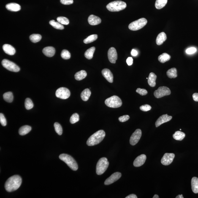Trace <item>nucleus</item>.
<instances>
[{
    "label": "nucleus",
    "instance_id": "28",
    "mask_svg": "<svg viewBox=\"0 0 198 198\" xmlns=\"http://www.w3.org/2000/svg\"><path fill=\"white\" fill-rule=\"evenodd\" d=\"M95 50L96 48L94 47H91L88 49L85 53V57L88 60L91 59L93 57Z\"/></svg>",
    "mask_w": 198,
    "mask_h": 198
},
{
    "label": "nucleus",
    "instance_id": "24",
    "mask_svg": "<svg viewBox=\"0 0 198 198\" xmlns=\"http://www.w3.org/2000/svg\"><path fill=\"white\" fill-rule=\"evenodd\" d=\"M191 188L194 193H198V178L194 177L191 180Z\"/></svg>",
    "mask_w": 198,
    "mask_h": 198
},
{
    "label": "nucleus",
    "instance_id": "42",
    "mask_svg": "<svg viewBox=\"0 0 198 198\" xmlns=\"http://www.w3.org/2000/svg\"><path fill=\"white\" fill-rule=\"evenodd\" d=\"M0 122L3 126H5L7 124V121L4 116L2 113L0 114Z\"/></svg>",
    "mask_w": 198,
    "mask_h": 198
},
{
    "label": "nucleus",
    "instance_id": "40",
    "mask_svg": "<svg viewBox=\"0 0 198 198\" xmlns=\"http://www.w3.org/2000/svg\"><path fill=\"white\" fill-rule=\"evenodd\" d=\"M61 57L64 60L69 59L71 58V54L69 53L68 51L66 50H64L62 51Z\"/></svg>",
    "mask_w": 198,
    "mask_h": 198
},
{
    "label": "nucleus",
    "instance_id": "46",
    "mask_svg": "<svg viewBox=\"0 0 198 198\" xmlns=\"http://www.w3.org/2000/svg\"><path fill=\"white\" fill-rule=\"evenodd\" d=\"M130 119V116L129 115H126L123 116L119 117V120L121 122H124L127 121Z\"/></svg>",
    "mask_w": 198,
    "mask_h": 198
},
{
    "label": "nucleus",
    "instance_id": "52",
    "mask_svg": "<svg viewBox=\"0 0 198 198\" xmlns=\"http://www.w3.org/2000/svg\"><path fill=\"white\" fill-rule=\"evenodd\" d=\"M176 198H183V194L179 195L177 196L176 197Z\"/></svg>",
    "mask_w": 198,
    "mask_h": 198
},
{
    "label": "nucleus",
    "instance_id": "47",
    "mask_svg": "<svg viewBox=\"0 0 198 198\" xmlns=\"http://www.w3.org/2000/svg\"><path fill=\"white\" fill-rule=\"evenodd\" d=\"M60 2L64 5H69L73 4V0H60Z\"/></svg>",
    "mask_w": 198,
    "mask_h": 198
},
{
    "label": "nucleus",
    "instance_id": "48",
    "mask_svg": "<svg viewBox=\"0 0 198 198\" xmlns=\"http://www.w3.org/2000/svg\"><path fill=\"white\" fill-rule=\"evenodd\" d=\"M126 62L127 63L128 66H130L133 63V59L131 57H129L127 59Z\"/></svg>",
    "mask_w": 198,
    "mask_h": 198
},
{
    "label": "nucleus",
    "instance_id": "34",
    "mask_svg": "<svg viewBox=\"0 0 198 198\" xmlns=\"http://www.w3.org/2000/svg\"><path fill=\"white\" fill-rule=\"evenodd\" d=\"M49 24L55 29L60 30L64 29V26L62 24L59 23V22L55 21L54 20L50 21Z\"/></svg>",
    "mask_w": 198,
    "mask_h": 198
},
{
    "label": "nucleus",
    "instance_id": "51",
    "mask_svg": "<svg viewBox=\"0 0 198 198\" xmlns=\"http://www.w3.org/2000/svg\"><path fill=\"white\" fill-rule=\"evenodd\" d=\"M126 198H137V196L134 194H131L126 197Z\"/></svg>",
    "mask_w": 198,
    "mask_h": 198
},
{
    "label": "nucleus",
    "instance_id": "38",
    "mask_svg": "<svg viewBox=\"0 0 198 198\" xmlns=\"http://www.w3.org/2000/svg\"><path fill=\"white\" fill-rule=\"evenodd\" d=\"M57 21L62 25H68L69 23V20L66 17H58L57 18Z\"/></svg>",
    "mask_w": 198,
    "mask_h": 198
},
{
    "label": "nucleus",
    "instance_id": "43",
    "mask_svg": "<svg viewBox=\"0 0 198 198\" xmlns=\"http://www.w3.org/2000/svg\"><path fill=\"white\" fill-rule=\"evenodd\" d=\"M152 107L151 106L148 104L144 105L141 106L140 109L141 110L144 112H147L151 110Z\"/></svg>",
    "mask_w": 198,
    "mask_h": 198
},
{
    "label": "nucleus",
    "instance_id": "35",
    "mask_svg": "<svg viewBox=\"0 0 198 198\" xmlns=\"http://www.w3.org/2000/svg\"><path fill=\"white\" fill-rule=\"evenodd\" d=\"M29 39L32 42L36 43L41 40L42 39V36L40 34H33L30 35Z\"/></svg>",
    "mask_w": 198,
    "mask_h": 198
},
{
    "label": "nucleus",
    "instance_id": "33",
    "mask_svg": "<svg viewBox=\"0 0 198 198\" xmlns=\"http://www.w3.org/2000/svg\"><path fill=\"white\" fill-rule=\"evenodd\" d=\"M3 97L4 100L7 102H12L13 101V96L11 92H8L4 93L3 95Z\"/></svg>",
    "mask_w": 198,
    "mask_h": 198
},
{
    "label": "nucleus",
    "instance_id": "11",
    "mask_svg": "<svg viewBox=\"0 0 198 198\" xmlns=\"http://www.w3.org/2000/svg\"><path fill=\"white\" fill-rule=\"evenodd\" d=\"M142 136V131L140 129L136 130L132 134L130 138V144L131 145L134 146L138 143Z\"/></svg>",
    "mask_w": 198,
    "mask_h": 198
},
{
    "label": "nucleus",
    "instance_id": "32",
    "mask_svg": "<svg viewBox=\"0 0 198 198\" xmlns=\"http://www.w3.org/2000/svg\"><path fill=\"white\" fill-rule=\"evenodd\" d=\"M168 0H156L155 6L158 9H160L164 7L167 4Z\"/></svg>",
    "mask_w": 198,
    "mask_h": 198
},
{
    "label": "nucleus",
    "instance_id": "49",
    "mask_svg": "<svg viewBox=\"0 0 198 198\" xmlns=\"http://www.w3.org/2000/svg\"><path fill=\"white\" fill-rule=\"evenodd\" d=\"M193 100L196 102H198V93H195L193 95Z\"/></svg>",
    "mask_w": 198,
    "mask_h": 198
},
{
    "label": "nucleus",
    "instance_id": "29",
    "mask_svg": "<svg viewBox=\"0 0 198 198\" xmlns=\"http://www.w3.org/2000/svg\"><path fill=\"white\" fill-rule=\"evenodd\" d=\"M170 58V55L166 53H163L158 57V61L162 63H164L169 61Z\"/></svg>",
    "mask_w": 198,
    "mask_h": 198
},
{
    "label": "nucleus",
    "instance_id": "23",
    "mask_svg": "<svg viewBox=\"0 0 198 198\" xmlns=\"http://www.w3.org/2000/svg\"><path fill=\"white\" fill-rule=\"evenodd\" d=\"M157 76L153 72H151L149 75L148 79L149 85L151 87H154L156 85V80Z\"/></svg>",
    "mask_w": 198,
    "mask_h": 198
},
{
    "label": "nucleus",
    "instance_id": "26",
    "mask_svg": "<svg viewBox=\"0 0 198 198\" xmlns=\"http://www.w3.org/2000/svg\"><path fill=\"white\" fill-rule=\"evenodd\" d=\"M31 130V127L25 125L20 127L19 130V134L21 135H24L29 133Z\"/></svg>",
    "mask_w": 198,
    "mask_h": 198
},
{
    "label": "nucleus",
    "instance_id": "27",
    "mask_svg": "<svg viewBox=\"0 0 198 198\" xmlns=\"http://www.w3.org/2000/svg\"><path fill=\"white\" fill-rule=\"evenodd\" d=\"M87 75L86 71L84 70H82L76 73L74 75V77L76 80H83L86 77Z\"/></svg>",
    "mask_w": 198,
    "mask_h": 198
},
{
    "label": "nucleus",
    "instance_id": "8",
    "mask_svg": "<svg viewBox=\"0 0 198 198\" xmlns=\"http://www.w3.org/2000/svg\"><path fill=\"white\" fill-rule=\"evenodd\" d=\"M1 64L6 69L13 72H18L20 71L19 67L15 63L9 60L4 59L1 62Z\"/></svg>",
    "mask_w": 198,
    "mask_h": 198
},
{
    "label": "nucleus",
    "instance_id": "44",
    "mask_svg": "<svg viewBox=\"0 0 198 198\" xmlns=\"http://www.w3.org/2000/svg\"><path fill=\"white\" fill-rule=\"evenodd\" d=\"M136 92L138 93L141 96H145L148 94V91L145 89H141V88H138L136 90Z\"/></svg>",
    "mask_w": 198,
    "mask_h": 198
},
{
    "label": "nucleus",
    "instance_id": "39",
    "mask_svg": "<svg viewBox=\"0 0 198 198\" xmlns=\"http://www.w3.org/2000/svg\"><path fill=\"white\" fill-rule=\"evenodd\" d=\"M54 127L57 133L60 135H61L63 134V129L61 125L59 123L56 122L54 124Z\"/></svg>",
    "mask_w": 198,
    "mask_h": 198
},
{
    "label": "nucleus",
    "instance_id": "16",
    "mask_svg": "<svg viewBox=\"0 0 198 198\" xmlns=\"http://www.w3.org/2000/svg\"><path fill=\"white\" fill-rule=\"evenodd\" d=\"M146 156L145 155H141L137 157L134 161L133 165L135 167H139L143 165L145 163Z\"/></svg>",
    "mask_w": 198,
    "mask_h": 198
},
{
    "label": "nucleus",
    "instance_id": "20",
    "mask_svg": "<svg viewBox=\"0 0 198 198\" xmlns=\"http://www.w3.org/2000/svg\"><path fill=\"white\" fill-rule=\"evenodd\" d=\"M3 49L4 52L9 55H12L15 54V50L12 46L9 44H5L3 46Z\"/></svg>",
    "mask_w": 198,
    "mask_h": 198
},
{
    "label": "nucleus",
    "instance_id": "17",
    "mask_svg": "<svg viewBox=\"0 0 198 198\" xmlns=\"http://www.w3.org/2000/svg\"><path fill=\"white\" fill-rule=\"evenodd\" d=\"M102 74L103 77L109 83H113V74L110 70L107 69H104L102 71Z\"/></svg>",
    "mask_w": 198,
    "mask_h": 198
},
{
    "label": "nucleus",
    "instance_id": "6",
    "mask_svg": "<svg viewBox=\"0 0 198 198\" xmlns=\"http://www.w3.org/2000/svg\"><path fill=\"white\" fill-rule=\"evenodd\" d=\"M105 103L107 107L112 108H118L122 105L121 99L116 96H112L106 99Z\"/></svg>",
    "mask_w": 198,
    "mask_h": 198
},
{
    "label": "nucleus",
    "instance_id": "45",
    "mask_svg": "<svg viewBox=\"0 0 198 198\" xmlns=\"http://www.w3.org/2000/svg\"><path fill=\"white\" fill-rule=\"evenodd\" d=\"M197 51V49L195 47H191L188 48L186 50V53L188 54H194Z\"/></svg>",
    "mask_w": 198,
    "mask_h": 198
},
{
    "label": "nucleus",
    "instance_id": "18",
    "mask_svg": "<svg viewBox=\"0 0 198 198\" xmlns=\"http://www.w3.org/2000/svg\"><path fill=\"white\" fill-rule=\"evenodd\" d=\"M88 22L90 25H96L101 23V20L99 17L94 15L89 16L88 18Z\"/></svg>",
    "mask_w": 198,
    "mask_h": 198
},
{
    "label": "nucleus",
    "instance_id": "30",
    "mask_svg": "<svg viewBox=\"0 0 198 198\" xmlns=\"http://www.w3.org/2000/svg\"><path fill=\"white\" fill-rule=\"evenodd\" d=\"M185 134L180 131H176L175 134L173 135V138L177 141H182L184 138Z\"/></svg>",
    "mask_w": 198,
    "mask_h": 198
},
{
    "label": "nucleus",
    "instance_id": "15",
    "mask_svg": "<svg viewBox=\"0 0 198 198\" xmlns=\"http://www.w3.org/2000/svg\"><path fill=\"white\" fill-rule=\"evenodd\" d=\"M172 119V116H169L167 114L163 115L160 117V118L157 120L155 123V126L156 127H158L163 123L170 121Z\"/></svg>",
    "mask_w": 198,
    "mask_h": 198
},
{
    "label": "nucleus",
    "instance_id": "5",
    "mask_svg": "<svg viewBox=\"0 0 198 198\" xmlns=\"http://www.w3.org/2000/svg\"><path fill=\"white\" fill-rule=\"evenodd\" d=\"M109 163L107 158H101L98 161L96 166V173L98 175L104 173L108 167Z\"/></svg>",
    "mask_w": 198,
    "mask_h": 198
},
{
    "label": "nucleus",
    "instance_id": "50",
    "mask_svg": "<svg viewBox=\"0 0 198 198\" xmlns=\"http://www.w3.org/2000/svg\"><path fill=\"white\" fill-rule=\"evenodd\" d=\"M138 52L137 50L135 49H132L131 51V54L133 56H136L138 55Z\"/></svg>",
    "mask_w": 198,
    "mask_h": 198
},
{
    "label": "nucleus",
    "instance_id": "19",
    "mask_svg": "<svg viewBox=\"0 0 198 198\" xmlns=\"http://www.w3.org/2000/svg\"><path fill=\"white\" fill-rule=\"evenodd\" d=\"M55 49L53 47L49 46L45 47L43 50V53L47 57H53L55 54Z\"/></svg>",
    "mask_w": 198,
    "mask_h": 198
},
{
    "label": "nucleus",
    "instance_id": "41",
    "mask_svg": "<svg viewBox=\"0 0 198 198\" xmlns=\"http://www.w3.org/2000/svg\"><path fill=\"white\" fill-rule=\"evenodd\" d=\"M79 120V116L78 114L77 113L73 114L71 116L70 122L71 124H74L78 122Z\"/></svg>",
    "mask_w": 198,
    "mask_h": 198
},
{
    "label": "nucleus",
    "instance_id": "36",
    "mask_svg": "<svg viewBox=\"0 0 198 198\" xmlns=\"http://www.w3.org/2000/svg\"><path fill=\"white\" fill-rule=\"evenodd\" d=\"M98 37L97 35H91L88 36L87 38L84 40L83 42L85 44L91 43L96 40L98 38Z\"/></svg>",
    "mask_w": 198,
    "mask_h": 198
},
{
    "label": "nucleus",
    "instance_id": "3",
    "mask_svg": "<svg viewBox=\"0 0 198 198\" xmlns=\"http://www.w3.org/2000/svg\"><path fill=\"white\" fill-rule=\"evenodd\" d=\"M60 159L66 163L70 168L74 171L78 169V165L76 161L70 155L62 154L59 156Z\"/></svg>",
    "mask_w": 198,
    "mask_h": 198
},
{
    "label": "nucleus",
    "instance_id": "12",
    "mask_svg": "<svg viewBox=\"0 0 198 198\" xmlns=\"http://www.w3.org/2000/svg\"><path fill=\"white\" fill-rule=\"evenodd\" d=\"M175 155L172 153H166L161 160V163L165 166H168L173 161Z\"/></svg>",
    "mask_w": 198,
    "mask_h": 198
},
{
    "label": "nucleus",
    "instance_id": "25",
    "mask_svg": "<svg viewBox=\"0 0 198 198\" xmlns=\"http://www.w3.org/2000/svg\"><path fill=\"white\" fill-rule=\"evenodd\" d=\"M91 95V92L89 89L86 88L84 90L81 94V97L83 101H86L89 99Z\"/></svg>",
    "mask_w": 198,
    "mask_h": 198
},
{
    "label": "nucleus",
    "instance_id": "13",
    "mask_svg": "<svg viewBox=\"0 0 198 198\" xmlns=\"http://www.w3.org/2000/svg\"><path fill=\"white\" fill-rule=\"evenodd\" d=\"M108 57L109 61L113 64H115L118 59V54L116 50L114 47H111L108 50Z\"/></svg>",
    "mask_w": 198,
    "mask_h": 198
},
{
    "label": "nucleus",
    "instance_id": "4",
    "mask_svg": "<svg viewBox=\"0 0 198 198\" xmlns=\"http://www.w3.org/2000/svg\"><path fill=\"white\" fill-rule=\"evenodd\" d=\"M126 7V4L124 1H117L109 3L107 6V8L110 12H116L124 10Z\"/></svg>",
    "mask_w": 198,
    "mask_h": 198
},
{
    "label": "nucleus",
    "instance_id": "10",
    "mask_svg": "<svg viewBox=\"0 0 198 198\" xmlns=\"http://www.w3.org/2000/svg\"><path fill=\"white\" fill-rule=\"evenodd\" d=\"M71 93L69 89L65 88H60L57 90L55 96L61 99H66L69 97Z\"/></svg>",
    "mask_w": 198,
    "mask_h": 198
},
{
    "label": "nucleus",
    "instance_id": "53",
    "mask_svg": "<svg viewBox=\"0 0 198 198\" xmlns=\"http://www.w3.org/2000/svg\"><path fill=\"white\" fill-rule=\"evenodd\" d=\"M153 198H159V196H158V195L155 194V195L154 196Z\"/></svg>",
    "mask_w": 198,
    "mask_h": 198
},
{
    "label": "nucleus",
    "instance_id": "22",
    "mask_svg": "<svg viewBox=\"0 0 198 198\" xmlns=\"http://www.w3.org/2000/svg\"><path fill=\"white\" fill-rule=\"evenodd\" d=\"M167 37L166 35L164 32H162L159 34L157 37L156 43L157 45H160L163 43L167 39Z\"/></svg>",
    "mask_w": 198,
    "mask_h": 198
},
{
    "label": "nucleus",
    "instance_id": "7",
    "mask_svg": "<svg viewBox=\"0 0 198 198\" xmlns=\"http://www.w3.org/2000/svg\"><path fill=\"white\" fill-rule=\"evenodd\" d=\"M147 21L146 19L145 18H141L135 21L132 22L130 24L129 26V28L130 30L132 31H137L142 29L147 24Z\"/></svg>",
    "mask_w": 198,
    "mask_h": 198
},
{
    "label": "nucleus",
    "instance_id": "1",
    "mask_svg": "<svg viewBox=\"0 0 198 198\" xmlns=\"http://www.w3.org/2000/svg\"><path fill=\"white\" fill-rule=\"evenodd\" d=\"M21 183L22 179L20 176H13L8 179L6 181L4 185V188L7 192H12L18 189Z\"/></svg>",
    "mask_w": 198,
    "mask_h": 198
},
{
    "label": "nucleus",
    "instance_id": "9",
    "mask_svg": "<svg viewBox=\"0 0 198 198\" xmlns=\"http://www.w3.org/2000/svg\"><path fill=\"white\" fill-rule=\"evenodd\" d=\"M171 92L168 88L166 86L160 87L157 90H155L154 95L155 97L159 99L165 96H169Z\"/></svg>",
    "mask_w": 198,
    "mask_h": 198
},
{
    "label": "nucleus",
    "instance_id": "31",
    "mask_svg": "<svg viewBox=\"0 0 198 198\" xmlns=\"http://www.w3.org/2000/svg\"><path fill=\"white\" fill-rule=\"evenodd\" d=\"M167 74L169 78H175L177 77V70L175 68H172L167 71Z\"/></svg>",
    "mask_w": 198,
    "mask_h": 198
},
{
    "label": "nucleus",
    "instance_id": "14",
    "mask_svg": "<svg viewBox=\"0 0 198 198\" xmlns=\"http://www.w3.org/2000/svg\"><path fill=\"white\" fill-rule=\"evenodd\" d=\"M121 176V174L119 172H115L112 174L111 175L105 182V185H109L113 183L117 180H118Z\"/></svg>",
    "mask_w": 198,
    "mask_h": 198
},
{
    "label": "nucleus",
    "instance_id": "37",
    "mask_svg": "<svg viewBox=\"0 0 198 198\" xmlns=\"http://www.w3.org/2000/svg\"><path fill=\"white\" fill-rule=\"evenodd\" d=\"M25 108L27 110H30L34 107V104L32 101L29 98H27L25 102Z\"/></svg>",
    "mask_w": 198,
    "mask_h": 198
},
{
    "label": "nucleus",
    "instance_id": "2",
    "mask_svg": "<svg viewBox=\"0 0 198 198\" xmlns=\"http://www.w3.org/2000/svg\"><path fill=\"white\" fill-rule=\"evenodd\" d=\"M105 136V133L103 130H100L90 136L87 141L88 146L97 145L102 142Z\"/></svg>",
    "mask_w": 198,
    "mask_h": 198
},
{
    "label": "nucleus",
    "instance_id": "21",
    "mask_svg": "<svg viewBox=\"0 0 198 198\" xmlns=\"http://www.w3.org/2000/svg\"><path fill=\"white\" fill-rule=\"evenodd\" d=\"M6 7L8 10L12 12H18L21 9V7L19 4L14 3L6 4Z\"/></svg>",
    "mask_w": 198,
    "mask_h": 198
}]
</instances>
